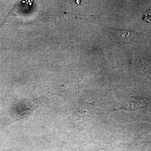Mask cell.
<instances>
[{
    "mask_svg": "<svg viewBox=\"0 0 151 151\" xmlns=\"http://www.w3.org/2000/svg\"><path fill=\"white\" fill-rule=\"evenodd\" d=\"M117 110H124L128 111H137L144 107V103L137 100H127L121 102L118 105Z\"/></svg>",
    "mask_w": 151,
    "mask_h": 151,
    "instance_id": "1",
    "label": "cell"
},
{
    "mask_svg": "<svg viewBox=\"0 0 151 151\" xmlns=\"http://www.w3.org/2000/svg\"><path fill=\"white\" fill-rule=\"evenodd\" d=\"M118 37L124 43L131 42V39L133 37L134 33L131 31L127 30L114 29Z\"/></svg>",
    "mask_w": 151,
    "mask_h": 151,
    "instance_id": "2",
    "label": "cell"
},
{
    "mask_svg": "<svg viewBox=\"0 0 151 151\" xmlns=\"http://www.w3.org/2000/svg\"><path fill=\"white\" fill-rule=\"evenodd\" d=\"M143 19L150 22L151 21V9L147 12V13L143 17Z\"/></svg>",
    "mask_w": 151,
    "mask_h": 151,
    "instance_id": "3",
    "label": "cell"
}]
</instances>
